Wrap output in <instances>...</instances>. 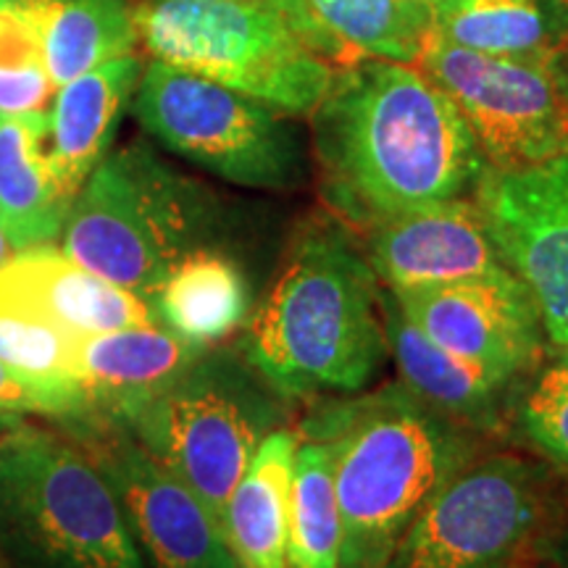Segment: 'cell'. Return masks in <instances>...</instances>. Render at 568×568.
Wrapping results in <instances>:
<instances>
[{"instance_id":"2","label":"cell","mask_w":568,"mask_h":568,"mask_svg":"<svg viewBox=\"0 0 568 568\" xmlns=\"http://www.w3.org/2000/svg\"><path fill=\"white\" fill-rule=\"evenodd\" d=\"M243 355L284 397L353 395L376 379L389 355L385 295L343 224L314 219L295 234Z\"/></svg>"},{"instance_id":"28","label":"cell","mask_w":568,"mask_h":568,"mask_svg":"<svg viewBox=\"0 0 568 568\" xmlns=\"http://www.w3.org/2000/svg\"><path fill=\"white\" fill-rule=\"evenodd\" d=\"M518 422L539 450L568 466V351L539 372L518 408Z\"/></svg>"},{"instance_id":"9","label":"cell","mask_w":568,"mask_h":568,"mask_svg":"<svg viewBox=\"0 0 568 568\" xmlns=\"http://www.w3.org/2000/svg\"><path fill=\"white\" fill-rule=\"evenodd\" d=\"M548 516L524 458H474L432 497L379 568H516Z\"/></svg>"},{"instance_id":"33","label":"cell","mask_w":568,"mask_h":568,"mask_svg":"<svg viewBox=\"0 0 568 568\" xmlns=\"http://www.w3.org/2000/svg\"><path fill=\"white\" fill-rule=\"evenodd\" d=\"M406 3H410V6H418V9H424V11H435V9H439V6L443 3H447V0H406Z\"/></svg>"},{"instance_id":"3","label":"cell","mask_w":568,"mask_h":568,"mask_svg":"<svg viewBox=\"0 0 568 568\" xmlns=\"http://www.w3.org/2000/svg\"><path fill=\"white\" fill-rule=\"evenodd\" d=\"M303 435L332 453L339 568H379L418 510L477 458L468 426L403 385L318 410Z\"/></svg>"},{"instance_id":"10","label":"cell","mask_w":568,"mask_h":568,"mask_svg":"<svg viewBox=\"0 0 568 568\" xmlns=\"http://www.w3.org/2000/svg\"><path fill=\"white\" fill-rule=\"evenodd\" d=\"M416 67L456 103L493 169L568 155L564 95L550 61L487 55L429 32Z\"/></svg>"},{"instance_id":"13","label":"cell","mask_w":568,"mask_h":568,"mask_svg":"<svg viewBox=\"0 0 568 568\" xmlns=\"http://www.w3.org/2000/svg\"><path fill=\"white\" fill-rule=\"evenodd\" d=\"M389 295L432 343L518 379L535 368L542 351L535 301L514 272Z\"/></svg>"},{"instance_id":"11","label":"cell","mask_w":568,"mask_h":568,"mask_svg":"<svg viewBox=\"0 0 568 568\" xmlns=\"http://www.w3.org/2000/svg\"><path fill=\"white\" fill-rule=\"evenodd\" d=\"M471 197L503 261L529 290L542 332L568 351V155L487 166Z\"/></svg>"},{"instance_id":"1","label":"cell","mask_w":568,"mask_h":568,"mask_svg":"<svg viewBox=\"0 0 568 568\" xmlns=\"http://www.w3.org/2000/svg\"><path fill=\"white\" fill-rule=\"evenodd\" d=\"M311 130L326 201L361 230L471 195L487 169L456 103L416 63L339 67Z\"/></svg>"},{"instance_id":"7","label":"cell","mask_w":568,"mask_h":568,"mask_svg":"<svg viewBox=\"0 0 568 568\" xmlns=\"http://www.w3.org/2000/svg\"><path fill=\"white\" fill-rule=\"evenodd\" d=\"M132 13L138 42L155 61L287 116H311L339 69L280 13L243 0H148Z\"/></svg>"},{"instance_id":"25","label":"cell","mask_w":568,"mask_h":568,"mask_svg":"<svg viewBox=\"0 0 568 568\" xmlns=\"http://www.w3.org/2000/svg\"><path fill=\"white\" fill-rule=\"evenodd\" d=\"M324 32L355 59L416 63L429 38V11L406 0H305Z\"/></svg>"},{"instance_id":"4","label":"cell","mask_w":568,"mask_h":568,"mask_svg":"<svg viewBox=\"0 0 568 568\" xmlns=\"http://www.w3.org/2000/svg\"><path fill=\"white\" fill-rule=\"evenodd\" d=\"M0 558L9 568H148L111 481L74 437H0Z\"/></svg>"},{"instance_id":"17","label":"cell","mask_w":568,"mask_h":568,"mask_svg":"<svg viewBox=\"0 0 568 568\" xmlns=\"http://www.w3.org/2000/svg\"><path fill=\"white\" fill-rule=\"evenodd\" d=\"M203 351L209 347L176 337L163 324L77 337L74 374L90 406L84 422H119L140 400L180 376Z\"/></svg>"},{"instance_id":"16","label":"cell","mask_w":568,"mask_h":568,"mask_svg":"<svg viewBox=\"0 0 568 568\" xmlns=\"http://www.w3.org/2000/svg\"><path fill=\"white\" fill-rule=\"evenodd\" d=\"M138 53L119 55L55 90L48 105L45 155L59 193L71 205L111 151L113 134L142 77Z\"/></svg>"},{"instance_id":"18","label":"cell","mask_w":568,"mask_h":568,"mask_svg":"<svg viewBox=\"0 0 568 568\" xmlns=\"http://www.w3.org/2000/svg\"><path fill=\"white\" fill-rule=\"evenodd\" d=\"M385 324L387 347L403 387L468 429H489L497 422L518 376L460 358L432 343L408 322L393 295L385 297Z\"/></svg>"},{"instance_id":"32","label":"cell","mask_w":568,"mask_h":568,"mask_svg":"<svg viewBox=\"0 0 568 568\" xmlns=\"http://www.w3.org/2000/svg\"><path fill=\"white\" fill-rule=\"evenodd\" d=\"M17 253L13 251V245H11V240H9V234H6V230L3 226H0V266L6 264V261L11 258V255Z\"/></svg>"},{"instance_id":"21","label":"cell","mask_w":568,"mask_h":568,"mask_svg":"<svg viewBox=\"0 0 568 568\" xmlns=\"http://www.w3.org/2000/svg\"><path fill=\"white\" fill-rule=\"evenodd\" d=\"M429 27L466 51L552 61L568 45V0H447Z\"/></svg>"},{"instance_id":"24","label":"cell","mask_w":568,"mask_h":568,"mask_svg":"<svg viewBox=\"0 0 568 568\" xmlns=\"http://www.w3.org/2000/svg\"><path fill=\"white\" fill-rule=\"evenodd\" d=\"M339 521L332 453L324 439H297L290 481L287 568H339Z\"/></svg>"},{"instance_id":"22","label":"cell","mask_w":568,"mask_h":568,"mask_svg":"<svg viewBox=\"0 0 568 568\" xmlns=\"http://www.w3.org/2000/svg\"><path fill=\"white\" fill-rule=\"evenodd\" d=\"M48 111L0 116V226L13 251L59 240L69 203L45 155Z\"/></svg>"},{"instance_id":"20","label":"cell","mask_w":568,"mask_h":568,"mask_svg":"<svg viewBox=\"0 0 568 568\" xmlns=\"http://www.w3.org/2000/svg\"><path fill=\"white\" fill-rule=\"evenodd\" d=\"M0 9L17 13L38 34L55 90L138 45L126 0H0Z\"/></svg>"},{"instance_id":"31","label":"cell","mask_w":568,"mask_h":568,"mask_svg":"<svg viewBox=\"0 0 568 568\" xmlns=\"http://www.w3.org/2000/svg\"><path fill=\"white\" fill-rule=\"evenodd\" d=\"M552 71H556V80L560 88V95H564V109H566V126H568V45L560 51L556 59L550 61Z\"/></svg>"},{"instance_id":"34","label":"cell","mask_w":568,"mask_h":568,"mask_svg":"<svg viewBox=\"0 0 568 568\" xmlns=\"http://www.w3.org/2000/svg\"><path fill=\"white\" fill-rule=\"evenodd\" d=\"M516 568H518V566H516Z\"/></svg>"},{"instance_id":"30","label":"cell","mask_w":568,"mask_h":568,"mask_svg":"<svg viewBox=\"0 0 568 568\" xmlns=\"http://www.w3.org/2000/svg\"><path fill=\"white\" fill-rule=\"evenodd\" d=\"M0 416H48L53 418L51 403L38 387L21 379L11 368L0 364Z\"/></svg>"},{"instance_id":"14","label":"cell","mask_w":568,"mask_h":568,"mask_svg":"<svg viewBox=\"0 0 568 568\" xmlns=\"http://www.w3.org/2000/svg\"><path fill=\"white\" fill-rule=\"evenodd\" d=\"M366 232V261L395 295L510 272L474 197L395 213Z\"/></svg>"},{"instance_id":"23","label":"cell","mask_w":568,"mask_h":568,"mask_svg":"<svg viewBox=\"0 0 568 568\" xmlns=\"http://www.w3.org/2000/svg\"><path fill=\"white\" fill-rule=\"evenodd\" d=\"M151 305L159 324L176 337L213 347L245 322L251 293L237 261L216 247H201L169 268Z\"/></svg>"},{"instance_id":"15","label":"cell","mask_w":568,"mask_h":568,"mask_svg":"<svg viewBox=\"0 0 568 568\" xmlns=\"http://www.w3.org/2000/svg\"><path fill=\"white\" fill-rule=\"evenodd\" d=\"M0 314L32 318L71 337L159 324L151 303L88 272L53 243L17 251L0 266Z\"/></svg>"},{"instance_id":"27","label":"cell","mask_w":568,"mask_h":568,"mask_svg":"<svg viewBox=\"0 0 568 568\" xmlns=\"http://www.w3.org/2000/svg\"><path fill=\"white\" fill-rule=\"evenodd\" d=\"M53 95L38 34L17 13L0 9V116L48 111Z\"/></svg>"},{"instance_id":"12","label":"cell","mask_w":568,"mask_h":568,"mask_svg":"<svg viewBox=\"0 0 568 568\" xmlns=\"http://www.w3.org/2000/svg\"><path fill=\"white\" fill-rule=\"evenodd\" d=\"M122 503L132 535L153 568H237L222 524L148 456L119 424L90 418L71 424Z\"/></svg>"},{"instance_id":"8","label":"cell","mask_w":568,"mask_h":568,"mask_svg":"<svg viewBox=\"0 0 568 568\" xmlns=\"http://www.w3.org/2000/svg\"><path fill=\"white\" fill-rule=\"evenodd\" d=\"M132 111L166 151L224 182L287 193L308 180L303 134L287 113L205 77L153 59Z\"/></svg>"},{"instance_id":"6","label":"cell","mask_w":568,"mask_h":568,"mask_svg":"<svg viewBox=\"0 0 568 568\" xmlns=\"http://www.w3.org/2000/svg\"><path fill=\"white\" fill-rule=\"evenodd\" d=\"M280 397L245 355L209 347L113 424L222 524L226 500L258 445L280 429Z\"/></svg>"},{"instance_id":"29","label":"cell","mask_w":568,"mask_h":568,"mask_svg":"<svg viewBox=\"0 0 568 568\" xmlns=\"http://www.w3.org/2000/svg\"><path fill=\"white\" fill-rule=\"evenodd\" d=\"M243 3L261 6V9L280 13L282 19H287L290 24L303 34V40L308 42V45H314L316 51L326 55L335 67H351V63L358 61L345 45H339L329 32H324L322 27H318V21L314 19V13H311L305 0H243Z\"/></svg>"},{"instance_id":"5","label":"cell","mask_w":568,"mask_h":568,"mask_svg":"<svg viewBox=\"0 0 568 568\" xmlns=\"http://www.w3.org/2000/svg\"><path fill=\"white\" fill-rule=\"evenodd\" d=\"M213 201L142 142L109 151L71 201L61 251L151 303L169 268L211 247Z\"/></svg>"},{"instance_id":"26","label":"cell","mask_w":568,"mask_h":568,"mask_svg":"<svg viewBox=\"0 0 568 568\" xmlns=\"http://www.w3.org/2000/svg\"><path fill=\"white\" fill-rule=\"evenodd\" d=\"M74 339L55 326L0 314V364L38 387L63 424L90 416L88 397L74 374Z\"/></svg>"},{"instance_id":"19","label":"cell","mask_w":568,"mask_h":568,"mask_svg":"<svg viewBox=\"0 0 568 568\" xmlns=\"http://www.w3.org/2000/svg\"><path fill=\"white\" fill-rule=\"evenodd\" d=\"M297 435L274 429L226 500L222 529L237 568H287V516Z\"/></svg>"}]
</instances>
